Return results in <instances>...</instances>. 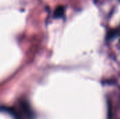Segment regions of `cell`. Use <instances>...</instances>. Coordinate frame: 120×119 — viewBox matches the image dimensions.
Returning <instances> with one entry per match:
<instances>
[{
  "instance_id": "cell-2",
  "label": "cell",
  "mask_w": 120,
  "mask_h": 119,
  "mask_svg": "<svg viewBox=\"0 0 120 119\" xmlns=\"http://www.w3.org/2000/svg\"><path fill=\"white\" fill-rule=\"evenodd\" d=\"M65 14V8L63 6H58L53 13V18H60Z\"/></svg>"
},
{
  "instance_id": "cell-1",
  "label": "cell",
  "mask_w": 120,
  "mask_h": 119,
  "mask_svg": "<svg viewBox=\"0 0 120 119\" xmlns=\"http://www.w3.org/2000/svg\"><path fill=\"white\" fill-rule=\"evenodd\" d=\"M1 110L8 113L13 119H34V114L30 106L23 100L12 107H2Z\"/></svg>"
}]
</instances>
